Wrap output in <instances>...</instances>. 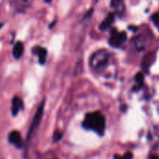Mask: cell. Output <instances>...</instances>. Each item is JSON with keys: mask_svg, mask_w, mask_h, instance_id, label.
Wrapping results in <instances>:
<instances>
[{"mask_svg": "<svg viewBox=\"0 0 159 159\" xmlns=\"http://www.w3.org/2000/svg\"><path fill=\"white\" fill-rule=\"evenodd\" d=\"M82 126L85 129L93 130L99 135H103L105 129V118L100 112H90L86 115Z\"/></svg>", "mask_w": 159, "mask_h": 159, "instance_id": "obj_1", "label": "cell"}, {"mask_svg": "<svg viewBox=\"0 0 159 159\" xmlns=\"http://www.w3.org/2000/svg\"><path fill=\"white\" fill-rule=\"evenodd\" d=\"M107 64V54L103 51L95 52L90 59V67L94 70H99L102 68Z\"/></svg>", "mask_w": 159, "mask_h": 159, "instance_id": "obj_2", "label": "cell"}, {"mask_svg": "<svg viewBox=\"0 0 159 159\" xmlns=\"http://www.w3.org/2000/svg\"><path fill=\"white\" fill-rule=\"evenodd\" d=\"M43 113H44V102H42L39 106V108L37 109L36 112H35V115L33 119V122L31 124V127H30V129L28 131V134H27V142L31 139V137L33 136V133L34 132V130L38 127V126L40 125L41 123V120H42V117H43Z\"/></svg>", "mask_w": 159, "mask_h": 159, "instance_id": "obj_3", "label": "cell"}, {"mask_svg": "<svg viewBox=\"0 0 159 159\" xmlns=\"http://www.w3.org/2000/svg\"><path fill=\"white\" fill-rule=\"evenodd\" d=\"M34 0H11V7L16 13H24L33 4Z\"/></svg>", "mask_w": 159, "mask_h": 159, "instance_id": "obj_4", "label": "cell"}, {"mask_svg": "<svg viewBox=\"0 0 159 159\" xmlns=\"http://www.w3.org/2000/svg\"><path fill=\"white\" fill-rule=\"evenodd\" d=\"M127 39V34L126 32H120L118 33L116 29L112 31L111 37L109 39V44L112 47H119L120 44Z\"/></svg>", "mask_w": 159, "mask_h": 159, "instance_id": "obj_5", "label": "cell"}, {"mask_svg": "<svg viewBox=\"0 0 159 159\" xmlns=\"http://www.w3.org/2000/svg\"><path fill=\"white\" fill-rule=\"evenodd\" d=\"M8 142H9L11 144L17 146L18 148L22 147L21 137H20V132H18V131H15V130H14V131H12V132L9 133V135H8Z\"/></svg>", "mask_w": 159, "mask_h": 159, "instance_id": "obj_6", "label": "cell"}, {"mask_svg": "<svg viewBox=\"0 0 159 159\" xmlns=\"http://www.w3.org/2000/svg\"><path fill=\"white\" fill-rule=\"evenodd\" d=\"M33 52L38 56V60H39V63L41 65H43V64L46 63L47 54H48L47 49H45L43 47H40V46H36V47H34L33 49Z\"/></svg>", "mask_w": 159, "mask_h": 159, "instance_id": "obj_7", "label": "cell"}, {"mask_svg": "<svg viewBox=\"0 0 159 159\" xmlns=\"http://www.w3.org/2000/svg\"><path fill=\"white\" fill-rule=\"evenodd\" d=\"M22 108V101L19 97H14L12 99V104H11V112L13 116H16L20 110Z\"/></svg>", "mask_w": 159, "mask_h": 159, "instance_id": "obj_8", "label": "cell"}, {"mask_svg": "<svg viewBox=\"0 0 159 159\" xmlns=\"http://www.w3.org/2000/svg\"><path fill=\"white\" fill-rule=\"evenodd\" d=\"M23 50H24L23 44H22L20 41H18V42L14 45V47H13V51H12V54H13L14 58H16V59H20V58L22 56Z\"/></svg>", "mask_w": 159, "mask_h": 159, "instance_id": "obj_9", "label": "cell"}, {"mask_svg": "<svg viewBox=\"0 0 159 159\" xmlns=\"http://www.w3.org/2000/svg\"><path fill=\"white\" fill-rule=\"evenodd\" d=\"M114 21H115V15L113 13L108 14V16L105 18V20L100 24V29L102 30V31L103 30H106L108 27L111 26V24L114 22Z\"/></svg>", "mask_w": 159, "mask_h": 159, "instance_id": "obj_10", "label": "cell"}, {"mask_svg": "<svg viewBox=\"0 0 159 159\" xmlns=\"http://www.w3.org/2000/svg\"><path fill=\"white\" fill-rule=\"evenodd\" d=\"M135 82H136L138 84H140V85L143 84V76L142 73L136 74V76H135Z\"/></svg>", "mask_w": 159, "mask_h": 159, "instance_id": "obj_11", "label": "cell"}, {"mask_svg": "<svg viewBox=\"0 0 159 159\" xmlns=\"http://www.w3.org/2000/svg\"><path fill=\"white\" fill-rule=\"evenodd\" d=\"M152 19H153L154 22L158 26V28H159V13H156V14H154V15H153V17H152Z\"/></svg>", "mask_w": 159, "mask_h": 159, "instance_id": "obj_12", "label": "cell"}, {"mask_svg": "<svg viewBox=\"0 0 159 159\" xmlns=\"http://www.w3.org/2000/svg\"><path fill=\"white\" fill-rule=\"evenodd\" d=\"M61 139V133L55 132V134H54V142H58Z\"/></svg>", "mask_w": 159, "mask_h": 159, "instance_id": "obj_13", "label": "cell"}, {"mask_svg": "<svg viewBox=\"0 0 159 159\" xmlns=\"http://www.w3.org/2000/svg\"><path fill=\"white\" fill-rule=\"evenodd\" d=\"M122 159H132V154L130 152H127L123 157Z\"/></svg>", "mask_w": 159, "mask_h": 159, "instance_id": "obj_14", "label": "cell"}, {"mask_svg": "<svg viewBox=\"0 0 159 159\" xmlns=\"http://www.w3.org/2000/svg\"><path fill=\"white\" fill-rule=\"evenodd\" d=\"M150 159H159V158L157 156H152V157H150Z\"/></svg>", "mask_w": 159, "mask_h": 159, "instance_id": "obj_15", "label": "cell"}, {"mask_svg": "<svg viewBox=\"0 0 159 159\" xmlns=\"http://www.w3.org/2000/svg\"><path fill=\"white\" fill-rule=\"evenodd\" d=\"M115 159H122V157H120L119 156H115Z\"/></svg>", "mask_w": 159, "mask_h": 159, "instance_id": "obj_16", "label": "cell"}, {"mask_svg": "<svg viewBox=\"0 0 159 159\" xmlns=\"http://www.w3.org/2000/svg\"><path fill=\"white\" fill-rule=\"evenodd\" d=\"M44 1H45L46 3H50V2H51L52 0H44Z\"/></svg>", "mask_w": 159, "mask_h": 159, "instance_id": "obj_17", "label": "cell"}, {"mask_svg": "<svg viewBox=\"0 0 159 159\" xmlns=\"http://www.w3.org/2000/svg\"><path fill=\"white\" fill-rule=\"evenodd\" d=\"M2 27V23H0V28Z\"/></svg>", "mask_w": 159, "mask_h": 159, "instance_id": "obj_18", "label": "cell"}]
</instances>
